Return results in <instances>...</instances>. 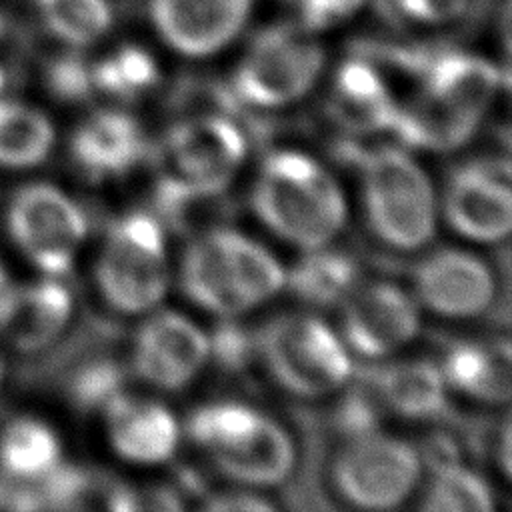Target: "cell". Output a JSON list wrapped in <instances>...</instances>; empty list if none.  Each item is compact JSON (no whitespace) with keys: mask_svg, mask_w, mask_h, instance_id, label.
<instances>
[{"mask_svg":"<svg viewBox=\"0 0 512 512\" xmlns=\"http://www.w3.org/2000/svg\"><path fill=\"white\" fill-rule=\"evenodd\" d=\"M252 202L272 232L306 250L330 242L346 218L336 180L316 160L294 150H280L266 158Z\"/></svg>","mask_w":512,"mask_h":512,"instance_id":"cell-1","label":"cell"},{"mask_svg":"<svg viewBox=\"0 0 512 512\" xmlns=\"http://www.w3.org/2000/svg\"><path fill=\"white\" fill-rule=\"evenodd\" d=\"M182 288L198 306L236 316L284 286V270L258 242L230 228H210L186 250Z\"/></svg>","mask_w":512,"mask_h":512,"instance_id":"cell-2","label":"cell"},{"mask_svg":"<svg viewBox=\"0 0 512 512\" xmlns=\"http://www.w3.org/2000/svg\"><path fill=\"white\" fill-rule=\"evenodd\" d=\"M362 192L374 234L400 250L426 244L436 228V200L426 172L400 148L362 156Z\"/></svg>","mask_w":512,"mask_h":512,"instance_id":"cell-3","label":"cell"},{"mask_svg":"<svg viewBox=\"0 0 512 512\" xmlns=\"http://www.w3.org/2000/svg\"><path fill=\"white\" fill-rule=\"evenodd\" d=\"M6 234L16 252L44 276L72 270L88 234L78 202L50 182L20 186L4 210Z\"/></svg>","mask_w":512,"mask_h":512,"instance_id":"cell-4","label":"cell"},{"mask_svg":"<svg viewBox=\"0 0 512 512\" xmlns=\"http://www.w3.org/2000/svg\"><path fill=\"white\" fill-rule=\"evenodd\" d=\"M96 284L118 312L150 310L168 288V258L160 222L148 212L116 220L96 260Z\"/></svg>","mask_w":512,"mask_h":512,"instance_id":"cell-5","label":"cell"},{"mask_svg":"<svg viewBox=\"0 0 512 512\" xmlns=\"http://www.w3.org/2000/svg\"><path fill=\"white\" fill-rule=\"evenodd\" d=\"M258 348L272 376L298 396L328 394L344 384L352 370L336 334L304 314L272 320L260 332Z\"/></svg>","mask_w":512,"mask_h":512,"instance_id":"cell-6","label":"cell"},{"mask_svg":"<svg viewBox=\"0 0 512 512\" xmlns=\"http://www.w3.org/2000/svg\"><path fill=\"white\" fill-rule=\"evenodd\" d=\"M324 50L312 30L284 24L264 30L244 54L236 76V94L254 106L276 108L304 96L318 80Z\"/></svg>","mask_w":512,"mask_h":512,"instance_id":"cell-7","label":"cell"},{"mask_svg":"<svg viewBox=\"0 0 512 512\" xmlns=\"http://www.w3.org/2000/svg\"><path fill=\"white\" fill-rule=\"evenodd\" d=\"M420 478V460L404 440L368 432L350 438L334 460V482L342 498L360 508H394Z\"/></svg>","mask_w":512,"mask_h":512,"instance_id":"cell-8","label":"cell"},{"mask_svg":"<svg viewBox=\"0 0 512 512\" xmlns=\"http://www.w3.org/2000/svg\"><path fill=\"white\" fill-rule=\"evenodd\" d=\"M246 156L242 130L224 114H192L162 142V174L208 190H226Z\"/></svg>","mask_w":512,"mask_h":512,"instance_id":"cell-9","label":"cell"},{"mask_svg":"<svg viewBox=\"0 0 512 512\" xmlns=\"http://www.w3.org/2000/svg\"><path fill=\"white\" fill-rule=\"evenodd\" d=\"M74 298L60 276L10 282L0 294V348L34 354L52 346L72 320Z\"/></svg>","mask_w":512,"mask_h":512,"instance_id":"cell-10","label":"cell"},{"mask_svg":"<svg viewBox=\"0 0 512 512\" xmlns=\"http://www.w3.org/2000/svg\"><path fill=\"white\" fill-rule=\"evenodd\" d=\"M446 218L462 236L496 242L510 232V170L504 160L470 162L456 170L444 198Z\"/></svg>","mask_w":512,"mask_h":512,"instance_id":"cell-11","label":"cell"},{"mask_svg":"<svg viewBox=\"0 0 512 512\" xmlns=\"http://www.w3.org/2000/svg\"><path fill=\"white\" fill-rule=\"evenodd\" d=\"M342 328L358 354L386 356L414 338L418 310L412 298L392 284H358L342 302Z\"/></svg>","mask_w":512,"mask_h":512,"instance_id":"cell-12","label":"cell"},{"mask_svg":"<svg viewBox=\"0 0 512 512\" xmlns=\"http://www.w3.org/2000/svg\"><path fill=\"white\" fill-rule=\"evenodd\" d=\"M208 354V338L196 324L176 312H160L140 326L132 366L148 384L176 390L198 374Z\"/></svg>","mask_w":512,"mask_h":512,"instance_id":"cell-13","label":"cell"},{"mask_svg":"<svg viewBox=\"0 0 512 512\" xmlns=\"http://www.w3.org/2000/svg\"><path fill=\"white\" fill-rule=\"evenodd\" d=\"M252 0H150L162 40L186 56L224 48L246 24Z\"/></svg>","mask_w":512,"mask_h":512,"instance_id":"cell-14","label":"cell"},{"mask_svg":"<svg viewBox=\"0 0 512 512\" xmlns=\"http://www.w3.org/2000/svg\"><path fill=\"white\" fill-rule=\"evenodd\" d=\"M494 288L492 270L462 250H438L416 268L418 298L442 316L468 318L484 312Z\"/></svg>","mask_w":512,"mask_h":512,"instance_id":"cell-15","label":"cell"},{"mask_svg":"<svg viewBox=\"0 0 512 512\" xmlns=\"http://www.w3.org/2000/svg\"><path fill=\"white\" fill-rule=\"evenodd\" d=\"M144 154V132L126 112L100 110L70 136V158L90 178L120 176Z\"/></svg>","mask_w":512,"mask_h":512,"instance_id":"cell-16","label":"cell"},{"mask_svg":"<svg viewBox=\"0 0 512 512\" xmlns=\"http://www.w3.org/2000/svg\"><path fill=\"white\" fill-rule=\"evenodd\" d=\"M112 448L130 462L158 464L168 460L178 444V424L158 402L118 394L104 406Z\"/></svg>","mask_w":512,"mask_h":512,"instance_id":"cell-17","label":"cell"},{"mask_svg":"<svg viewBox=\"0 0 512 512\" xmlns=\"http://www.w3.org/2000/svg\"><path fill=\"white\" fill-rule=\"evenodd\" d=\"M498 68L474 54L444 52L424 66V92L480 122L498 92Z\"/></svg>","mask_w":512,"mask_h":512,"instance_id":"cell-18","label":"cell"},{"mask_svg":"<svg viewBox=\"0 0 512 512\" xmlns=\"http://www.w3.org/2000/svg\"><path fill=\"white\" fill-rule=\"evenodd\" d=\"M60 464L62 442L46 420L20 414L0 424V478L8 484H38Z\"/></svg>","mask_w":512,"mask_h":512,"instance_id":"cell-19","label":"cell"},{"mask_svg":"<svg viewBox=\"0 0 512 512\" xmlns=\"http://www.w3.org/2000/svg\"><path fill=\"white\" fill-rule=\"evenodd\" d=\"M216 466L232 480L246 484H278L294 466V446L286 432L260 416L254 430L236 446L212 454Z\"/></svg>","mask_w":512,"mask_h":512,"instance_id":"cell-20","label":"cell"},{"mask_svg":"<svg viewBox=\"0 0 512 512\" xmlns=\"http://www.w3.org/2000/svg\"><path fill=\"white\" fill-rule=\"evenodd\" d=\"M396 102L380 74L366 62H348L338 70L332 94V114L354 132L390 130Z\"/></svg>","mask_w":512,"mask_h":512,"instance_id":"cell-21","label":"cell"},{"mask_svg":"<svg viewBox=\"0 0 512 512\" xmlns=\"http://www.w3.org/2000/svg\"><path fill=\"white\" fill-rule=\"evenodd\" d=\"M444 380L456 390L486 402H506L510 396V346L506 340L452 346L442 364Z\"/></svg>","mask_w":512,"mask_h":512,"instance_id":"cell-22","label":"cell"},{"mask_svg":"<svg viewBox=\"0 0 512 512\" xmlns=\"http://www.w3.org/2000/svg\"><path fill=\"white\" fill-rule=\"evenodd\" d=\"M372 386L380 400L406 418H434L446 408V380L426 360H406L376 372Z\"/></svg>","mask_w":512,"mask_h":512,"instance_id":"cell-23","label":"cell"},{"mask_svg":"<svg viewBox=\"0 0 512 512\" xmlns=\"http://www.w3.org/2000/svg\"><path fill=\"white\" fill-rule=\"evenodd\" d=\"M478 122L446 106L438 98L422 90L406 106H396L390 130L416 148L452 150L462 146L476 130Z\"/></svg>","mask_w":512,"mask_h":512,"instance_id":"cell-24","label":"cell"},{"mask_svg":"<svg viewBox=\"0 0 512 512\" xmlns=\"http://www.w3.org/2000/svg\"><path fill=\"white\" fill-rule=\"evenodd\" d=\"M56 130L36 106L0 96V168L30 170L52 152Z\"/></svg>","mask_w":512,"mask_h":512,"instance_id":"cell-25","label":"cell"},{"mask_svg":"<svg viewBox=\"0 0 512 512\" xmlns=\"http://www.w3.org/2000/svg\"><path fill=\"white\" fill-rule=\"evenodd\" d=\"M288 276L292 292L314 306L342 304L358 286V266L352 256L336 250L314 248Z\"/></svg>","mask_w":512,"mask_h":512,"instance_id":"cell-26","label":"cell"},{"mask_svg":"<svg viewBox=\"0 0 512 512\" xmlns=\"http://www.w3.org/2000/svg\"><path fill=\"white\" fill-rule=\"evenodd\" d=\"M36 6L46 30L68 46H88L112 24L108 0H36Z\"/></svg>","mask_w":512,"mask_h":512,"instance_id":"cell-27","label":"cell"},{"mask_svg":"<svg viewBox=\"0 0 512 512\" xmlns=\"http://www.w3.org/2000/svg\"><path fill=\"white\" fill-rule=\"evenodd\" d=\"M260 412L238 402H216L190 414L188 434L210 454L224 452L240 444L258 424Z\"/></svg>","mask_w":512,"mask_h":512,"instance_id":"cell-28","label":"cell"},{"mask_svg":"<svg viewBox=\"0 0 512 512\" xmlns=\"http://www.w3.org/2000/svg\"><path fill=\"white\" fill-rule=\"evenodd\" d=\"M424 508L434 512H486L492 510V494L476 472L450 460L436 464Z\"/></svg>","mask_w":512,"mask_h":512,"instance_id":"cell-29","label":"cell"},{"mask_svg":"<svg viewBox=\"0 0 512 512\" xmlns=\"http://www.w3.org/2000/svg\"><path fill=\"white\" fill-rule=\"evenodd\" d=\"M92 80L96 88L112 96L134 98L158 80V68L144 50L128 46L100 62L92 70Z\"/></svg>","mask_w":512,"mask_h":512,"instance_id":"cell-30","label":"cell"},{"mask_svg":"<svg viewBox=\"0 0 512 512\" xmlns=\"http://www.w3.org/2000/svg\"><path fill=\"white\" fill-rule=\"evenodd\" d=\"M120 386L122 374L118 366L110 362H98L78 374L72 384V396L80 408H104L112 398L122 394Z\"/></svg>","mask_w":512,"mask_h":512,"instance_id":"cell-31","label":"cell"},{"mask_svg":"<svg viewBox=\"0 0 512 512\" xmlns=\"http://www.w3.org/2000/svg\"><path fill=\"white\" fill-rule=\"evenodd\" d=\"M252 350V338L232 322L218 326L212 340H208V352H212L224 368H242L252 356Z\"/></svg>","mask_w":512,"mask_h":512,"instance_id":"cell-32","label":"cell"},{"mask_svg":"<svg viewBox=\"0 0 512 512\" xmlns=\"http://www.w3.org/2000/svg\"><path fill=\"white\" fill-rule=\"evenodd\" d=\"M302 16V26L310 30L326 28L352 16L362 0H288Z\"/></svg>","mask_w":512,"mask_h":512,"instance_id":"cell-33","label":"cell"},{"mask_svg":"<svg viewBox=\"0 0 512 512\" xmlns=\"http://www.w3.org/2000/svg\"><path fill=\"white\" fill-rule=\"evenodd\" d=\"M400 10L418 22H446L464 12L466 0H398Z\"/></svg>","mask_w":512,"mask_h":512,"instance_id":"cell-34","label":"cell"},{"mask_svg":"<svg viewBox=\"0 0 512 512\" xmlns=\"http://www.w3.org/2000/svg\"><path fill=\"white\" fill-rule=\"evenodd\" d=\"M50 84L60 98L78 100L90 92V88L94 86V80H92V72L88 74L80 64L62 62L52 70Z\"/></svg>","mask_w":512,"mask_h":512,"instance_id":"cell-35","label":"cell"},{"mask_svg":"<svg viewBox=\"0 0 512 512\" xmlns=\"http://www.w3.org/2000/svg\"><path fill=\"white\" fill-rule=\"evenodd\" d=\"M338 422L342 426V430L354 438V436H362L368 432H374L376 426V412L372 402H368V398L362 396H354L348 398L338 414Z\"/></svg>","mask_w":512,"mask_h":512,"instance_id":"cell-36","label":"cell"},{"mask_svg":"<svg viewBox=\"0 0 512 512\" xmlns=\"http://www.w3.org/2000/svg\"><path fill=\"white\" fill-rule=\"evenodd\" d=\"M212 510H268L270 502L250 494H220L208 502Z\"/></svg>","mask_w":512,"mask_h":512,"instance_id":"cell-37","label":"cell"},{"mask_svg":"<svg viewBox=\"0 0 512 512\" xmlns=\"http://www.w3.org/2000/svg\"><path fill=\"white\" fill-rule=\"evenodd\" d=\"M30 492H22L0 478V508H30L34 506L32 498H26Z\"/></svg>","mask_w":512,"mask_h":512,"instance_id":"cell-38","label":"cell"},{"mask_svg":"<svg viewBox=\"0 0 512 512\" xmlns=\"http://www.w3.org/2000/svg\"><path fill=\"white\" fill-rule=\"evenodd\" d=\"M10 282H12V278H10V274H8V268H6V264H4L2 258H0V294L8 288Z\"/></svg>","mask_w":512,"mask_h":512,"instance_id":"cell-39","label":"cell"},{"mask_svg":"<svg viewBox=\"0 0 512 512\" xmlns=\"http://www.w3.org/2000/svg\"><path fill=\"white\" fill-rule=\"evenodd\" d=\"M2 376H4V364H2V358H0V384H2Z\"/></svg>","mask_w":512,"mask_h":512,"instance_id":"cell-40","label":"cell"}]
</instances>
